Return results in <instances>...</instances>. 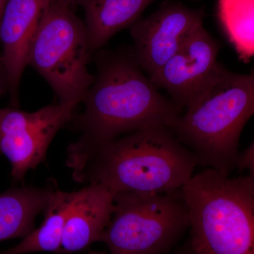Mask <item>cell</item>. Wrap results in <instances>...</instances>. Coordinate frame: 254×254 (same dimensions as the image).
Wrapping results in <instances>:
<instances>
[{
	"mask_svg": "<svg viewBox=\"0 0 254 254\" xmlns=\"http://www.w3.org/2000/svg\"><path fill=\"white\" fill-rule=\"evenodd\" d=\"M97 73L68 125L79 133L67 153L90 149L148 127H170L182 108L160 94L131 52L97 53ZM80 103V104H81Z\"/></svg>",
	"mask_w": 254,
	"mask_h": 254,
	"instance_id": "cell-1",
	"label": "cell"
},
{
	"mask_svg": "<svg viewBox=\"0 0 254 254\" xmlns=\"http://www.w3.org/2000/svg\"><path fill=\"white\" fill-rule=\"evenodd\" d=\"M197 165L194 155L165 126L138 130L66 156L75 182L100 184L115 193H175Z\"/></svg>",
	"mask_w": 254,
	"mask_h": 254,
	"instance_id": "cell-2",
	"label": "cell"
},
{
	"mask_svg": "<svg viewBox=\"0 0 254 254\" xmlns=\"http://www.w3.org/2000/svg\"><path fill=\"white\" fill-rule=\"evenodd\" d=\"M169 128L197 164L229 175L240 154L241 133L254 113V76L224 68Z\"/></svg>",
	"mask_w": 254,
	"mask_h": 254,
	"instance_id": "cell-3",
	"label": "cell"
},
{
	"mask_svg": "<svg viewBox=\"0 0 254 254\" xmlns=\"http://www.w3.org/2000/svg\"><path fill=\"white\" fill-rule=\"evenodd\" d=\"M196 254H254V177L230 178L212 168L180 190Z\"/></svg>",
	"mask_w": 254,
	"mask_h": 254,
	"instance_id": "cell-4",
	"label": "cell"
},
{
	"mask_svg": "<svg viewBox=\"0 0 254 254\" xmlns=\"http://www.w3.org/2000/svg\"><path fill=\"white\" fill-rule=\"evenodd\" d=\"M91 55L84 22L72 7L52 0L32 42L28 65L49 83L58 103H81L94 81L88 69Z\"/></svg>",
	"mask_w": 254,
	"mask_h": 254,
	"instance_id": "cell-5",
	"label": "cell"
},
{
	"mask_svg": "<svg viewBox=\"0 0 254 254\" xmlns=\"http://www.w3.org/2000/svg\"><path fill=\"white\" fill-rule=\"evenodd\" d=\"M190 228L180 190L172 193L118 192L100 239L110 254H164Z\"/></svg>",
	"mask_w": 254,
	"mask_h": 254,
	"instance_id": "cell-6",
	"label": "cell"
},
{
	"mask_svg": "<svg viewBox=\"0 0 254 254\" xmlns=\"http://www.w3.org/2000/svg\"><path fill=\"white\" fill-rule=\"evenodd\" d=\"M77 108L58 102L32 113L10 105L0 108V155L9 160L13 181H23L46 159L53 138Z\"/></svg>",
	"mask_w": 254,
	"mask_h": 254,
	"instance_id": "cell-7",
	"label": "cell"
},
{
	"mask_svg": "<svg viewBox=\"0 0 254 254\" xmlns=\"http://www.w3.org/2000/svg\"><path fill=\"white\" fill-rule=\"evenodd\" d=\"M203 10L165 1L153 14L140 18L130 27L133 41L132 54L150 80L189 37L203 26Z\"/></svg>",
	"mask_w": 254,
	"mask_h": 254,
	"instance_id": "cell-8",
	"label": "cell"
},
{
	"mask_svg": "<svg viewBox=\"0 0 254 254\" xmlns=\"http://www.w3.org/2000/svg\"><path fill=\"white\" fill-rule=\"evenodd\" d=\"M219 46L201 26L193 32L150 80L163 88L181 108L190 106L223 71L218 62Z\"/></svg>",
	"mask_w": 254,
	"mask_h": 254,
	"instance_id": "cell-9",
	"label": "cell"
},
{
	"mask_svg": "<svg viewBox=\"0 0 254 254\" xmlns=\"http://www.w3.org/2000/svg\"><path fill=\"white\" fill-rule=\"evenodd\" d=\"M52 0H8L0 20V48L10 106H19V89L43 13Z\"/></svg>",
	"mask_w": 254,
	"mask_h": 254,
	"instance_id": "cell-10",
	"label": "cell"
},
{
	"mask_svg": "<svg viewBox=\"0 0 254 254\" xmlns=\"http://www.w3.org/2000/svg\"><path fill=\"white\" fill-rule=\"evenodd\" d=\"M114 195L100 184L76 191L66 215L59 254L81 252L99 242L111 218Z\"/></svg>",
	"mask_w": 254,
	"mask_h": 254,
	"instance_id": "cell-11",
	"label": "cell"
},
{
	"mask_svg": "<svg viewBox=\"0 0 254 254\" xmlns=\"http://www.w3.org/2000/svg\"><path fill=\"white\" fill-rule=\"evenodd\" d=\"M155 0H78L83 8L91 54L99 51L118 32L141 18Z\"/></svg>",
	"mask_w": 254,
	"mask_h": 254,
	"instance_id": "cell-12",
	"label": "cell"
},
{
	"mask_svg": "<svg viewBox=\"0 0 254 254\" xmlns=\"http://www.w3.org/2000/svg\"><path fill=\"white\" fill-rule=\"evenodd\" d=\"M56 187H15L0 193V242L33 232L36 217L44 212Z\"/></svg>",
	"mask_w": 254,
	"mask_h": 254,
	"instance_id": "cell-13",
	"label": "cell"
},
{
	"mask_svg": "<svg viewBox=\"0 0 254 254\" xmlns=\"http://www.w3.org/2000/svg\"><path fill=\"white\" fill-rule=\"evenodd\" d=\"M76 191H63L56 187L44 210L41 226L23 238L20 243L0 254H28L35 252L60 254L68 209Z\"/></svg>",
	"mask_w": 254,
	"mask_h": 254,
	"instance_id": "cell-14",
	"label": "cell"
},
{
	"mask_svg": "<svg viewBox=\"0 0 254 254\" xmlns=\"http://www.w3.org/2000/svg\"><path fill=\"white\" fill-rule=\"evenodd\" d=\"M218 17L240 59L250 62L254 54V0H218Z\"/></svg>",
	"mask_w": 254,
	"mask_h": 254,
	"instance_id": "cell-15",
	"label": "cell"
},
{
	"mask_svg": "<svg viewBox=\"0 0 254 254\" xmlns=\"http://www.w3.org/2000/svg\"><path fill=\"white\" fill-rule=\"evenodd\" d=\"M235 168H238L240 171L249 170L251 176L254 177V142L243 153H240L237 158Z\"/></svg>",
	"mask_w": 254,
	"mask_h": 254,
	"instance_id": "cell-16",
	"label": "cell"
},
{
	"mask_svg": "<svg viewBox=\"0 0 254 254\" xmlns=\"http://www.w3.org/2000/svg\"><path fill=\"white\" fill-rule=\"evenodd\" d=\"M8 0H0V20L2 16L3 11H4L5 6ZM6 93V81H5V76L4 72V68H3L2 58H1V48H0V97Z\"/></svg>",
	"mask_w": 254,
	"mask_h": 254,
	"instance_id": "cell-17",
	"label": "cell"
},
{
	"mask_svg": "<svg viewBox=\"0 0 254 254\" xmlns=\"http://www.w3.org/2000/svg\"><path fill=\"white\" fill-rule=\"evenodd\" d=\"M55 1H59L60 3H63V4L68 5V6L73 7L74 5H76L78 0H55Z\"/></svg>",
	"mask_w": 254,
	"mask_h": 254,
	"instance_id": "cell-18",
	"label": "cell"
},
{
	"mask_svg": "<svg viewBox=\"0 0 254 254\" xmlns=\"http://www.w3.org/2000/svg\"><path fill=\"white\" fill-rule=\"evenodd\" d=\"M179 254H196L193 252V251L191 250L190 245V250L185 251V252H182L181 253Z\"/></svg>",
	"mask_w": 254,
	"mask_h": 254,
	"instance_id": "cell-19",
	"label": "cell"
},
{
	"mask_svg": "<svg viewBox=\"0 0 254 254\" xmlns=\"http://www.w3.org/2000/svg\"><path fill=\"white\" fill-rule=\"evenodd\" d=\"M87 254H108L105 252H91Z\"/></svg>",
	"mask_w": 254,
	"mask_h": 254,
	"instance_id": "cell-20",
	"label": "cell"
}]
</instances>
